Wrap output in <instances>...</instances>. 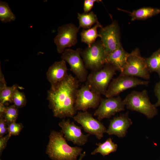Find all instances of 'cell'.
<instances>
[{
  "mask_svg": "<svg viewBox=\"0 0 160 160\" xmlns=\"http://www.w3.org/2000/svg\"><path fill=\"white\" fill-rule=\"evenodd\" d=\"M79 82L76 77L69 74L62 81L51 85L47 99L54 117L73 118L76 115L75 104Z\"/></svg>",
  "mask_w": 160,
  "mask_h": 160,
  "instance_id": "obj_1",
  "label": "cell"
},
{
  "mask_svg": "<svg viewBox=\"0 0 160 160\" xmlns=\"http://www.w3.org/2000/svg\"><path fill=\"white\" fill-rule=\"evenodd\" d=\"M49 138L46 153L52 160H77L82 153L81 148L71 146L67 143L61 132L52 131Z\"/></svg>",
  "mask_w": 160,
  "mask_h": 160,
  "instance_id": "obj_2",
  "label": "cell"
},
{
  "mask_svg": "<svg viewBox=\"0 0 160 160\" xmlns=\"http://www.w3.org/2000/svg\"><path fill=\"white\" fill-rule=\"evenodd\" d=\"M127 109L141 113L148 119H152L158 113L154 105L151 103L146 90L133 91L123 100Z\"/></svg>",
  "mask_w": 160,
  "mask_h": 160,
  "instance_id": "obj_3",
  "label": "cell"
},
{
  "mask_svg": "<svg viewBox=\"0 0 160 160\" xmlns=\"http://www.w3.org/2000/svg\"><path fill=\"white\" fill-rule=\"evenodd\" d=\"M116 71L113 66L106 64L101 69L88 75L86 84L94 92L104 95Z\"/></svg>",
  "mask_w": 160,
  "mask_h": 160,
  "instance_id": "obj_4",
  "label": "cell"
},
{
  "mask_svg": "<svg viewBox=\"0 0 160 160\" xmlns=\"http://www.w3.org/2000/svg\"><path fill=\"white\" fill-rule=\"evenodd\" d=\"M81 56L87 69L99 70L106 64L107 55L100 40L95 41L90 47L81 51Z\"/></svg>",
  "mask_w": 160,
  "mask_h": 160,
  "instance_id": "obj_5",
  "label": "cell"
},
{
  "mask_svg": "<svg viewBox=\"0 0 160 160\" xmlns=\"http://www.w3.org/2000/svg\"><path fill=\"white\" fill-rule=\"evenodd\" d=\"M150 73L145 58L141 56L139 49L136 48L129 54L126 64L120 74L148 80Z\"/></svg>",
  "mask_w": 160,
  "mask_h": 160,
  "instance_id": "obj_6",
  "label": "cell"
},
{
  "mask_svg": "<svg viewBox=\"0 0 160 160\" xmlns=\"http://www.w3.org/2000/svg\"><path fill=\"white\" fill-rule=\"evenodd\" d=\"M82 49L77 48L76 50L69 49H65L61 56V59L67 62L70 70L75 75L79 82L86 81L88 76V72L81 58Z\"/></svg>",
  "mask_w": 160,
  "mask_h": 160,
  "instance_id": "obj_7",
  "label": "cell"
},
{
  "mask_svg": "<svg viewBox=\"0 0 160 160\" xmlns=\"http://www.w3.org/2000/svg\"><path fill=\"white\" fill-rule=\"evenodd\" d=\"M149 81L139 79L133 76L120 74L112 79L105 94L106 98L116 97L121 92L129 88L138 85L147 86Z\"/></svg>",
  "mask_w": 160,
  "mask_h": 160,
  "instance_id": "obj_8",
  "label": "cell"
},
{
  "mask_svg": "<svg viewBox=\"0 0 160 160\" xmlns=\"http://www.w3.org/2000/svg\"><path fill=\"white\" fill-rule=\"evenodd\" d=\"M79 28L72 23L59 27L58 33L54 39L58 52L63 53L67 48L75 45L77 42V33Z\"/></svg>",
  "mask_w": 160,
  "mask_h": 160,
  "instance_id": "obj_9",
  "label": "cell"
},
{
  "mask_svg": "<svg viewBox=\"0 0 160 160\" xmlns=\"http://www.w3.org/2000/svg\"><path fill=\"white\" fill-rule=\"evenodd\" d=\"M73 118L81 125L84 131L90 135H95L98 140L101 139L106 133L107 129L103 124L95 119L87 111L79 112Z\"/></svg>",
  "mask_w": 160,
  "mask_h": 160,
  "instance_id": "obj_10",
  "label": "cell"
},
{
  "mask_svg": "<svg viewBox=\"0 0 160 160\" xmlns=\"http://www.w3.org/2000/svg\"><path fill=\"white\" fill-rule=\"evenodd\" d=\"M98 33L107 56L121 45L119 27L116 21L100 28Z\"/></svg>",
  "mask_w": 160,
  "mask_h": 160,
  "instance_id": "obj_11",
  "label": "cell"
},
{
  "mask_svg": "<svg viewBox=\"0 0 160 160\" xmlns=\"http://www.w3.org/2000/svg\"><path fill=\"white\" fill-rule=\"evenodd\" d=\"M102 98L101 95L92 91L87 85H83L77 92L75 109L83 111L89 108L95 109L98 107Z\"/></svg>",
  "mask_w": 160,
  "mask_h": 160,
  "instance_id": "obj_12",
  "label": "cell"
},
{
  "mask_svg": "<svg viewBox=\"0 0 160 160\" xmlns=\"http://www.w3.org/2000/svg\"><path fill=\"white\" fill-rule=\"evenodd\" d=\"M125 106L123 100L119 95L102 98L94 115L97 116L100 121L105 118L110 119L116 113L124 111Z\"/></svg>",
  "mask_w": 160,
  "mask_h": 160,
  "instance_id": "obj_13",
  "label": "cell"
},
{
  "mask_svg": "<svg viewBox=\"0 0 160 160\" xmlns=\"http://www.w3.org/2000/svg\"><path fill=\"white\" fill-rule=\"evenodd\" d=\"M59 126L61 128V132L67 141H71L79 146L83 145L87 142L90 135L84 134L81 131L82 127L76 125L73 122H71L69 119H63L59 123Z\"/></svg>",
  "mask_w": 160,
  "mask_h": 160,
  "instance_id": "obj_14",
  "label": "cell"
},
{
  "mask_svg": "<svg viewBox=\"0 0 160 160\" xmlns=\"http://www.w3.org/2000/svg\"><path fill=\"white\" fill-rule=\"evenodd\" d=\"M128 113L122 114L111 120L106 133L109 135H115L119 138L124 137L127 130L132 124Z\"/></svg>",
  "mask_w": 160,
  "mask_h": 160,
  "instance_id": "obj_15",
  "label": "cell"
},
{
  "mask_svg": "<svg viewBox=\"0 0 160 160\" xmlns=\"http://www.w3.org/2000/svg\"><path fill=\"white\" fill-rule=\"evenodd\" d=\"M66 62L62 60L55 62L49 68L47 78L51 85L57 84L65 79L68 74Z\"/></svg>",
  "mask_w": 160,
  "mask_h": 160,
  "instance_id": "obj_16",
  "label": "cell"
},
{
  "mask_svg": "<svg viewBox=\"0 0 160 160\" xmlns=\"http://www.w3.org/2000/svg\"><path fill=\"white\" fill-rule=\"evenodd\" d=\"M129 54L121 45L107 56L106 64L112 65L116 71L121 73L126 64Z\"/></svg>",
  "mask_w": 160,
  "mask_h": 160,
  "instance_id": "obj_17",
  "label": "cell"
},
{
  "mask_svg": "<svg viewBox=\"0 0 160 160\" xmlns=\"http://www.w3.org/2000/svg\"><path fill=\"white\" fill-rule=\"evenodd\" d=\"M102 27L100 23L98 22L89 28L83 29L80 34L81 42L87 44L88 47H90L95 41L97 37H100L97 29Z\"/></svg>",
  "mask_w": 160,
  "mask_h": 160,
  "instance_id": "obj_18",
  "label": "cell"
},
{
  "mask_svg": "<svg viewBox=\"0 0 160 160\" xmlns=\"http://www.w3.org/2000/svg\"><path fill=\"white\" fill-rule=\"evenodd\" d=\"M160 13V9L151 7H144L130 12L131 20H145Z\"/></svg>",
  "mask_w": 160,
  "mask_h": 160,
  "instance_id": "obj_19",
  "label": "cell"
},
{
  "mask_svg": "<svg viewBox=\"0 0 160 160\" xmlns=\"http://www.w3.org/2000/svg\"><path fill=\"white\" fill-rule=\"evenodd\" d=\"M96 145L97 147L91 153L92 155L100 153L104 157L116 152L118 148L117 145L113 142L111 138H108L103 143H96Z\"/></svg>",
  "mask_w": 160,
  "mask_h": 160,
  "instance_id": "obj_20",
  "label": "cell"
},
{
  "mask_svg": "<svg viewBox=\"0 0 160 160\" xmlns=\"http://www.w3.org/2000/svg\"><path fill=\"white\" fill-rule=\"evenodd\" d=\"M77 18L79 28H81L84 29H88L91 28L93 25L99 22L96 15L92 11L87 13H78Z\"/></svg>",
  "mask_w": 160,
  "mask_h": 160,
  "instance_id": "obj_21",
  "label": "cell"
},
{
  "mask_svg": "<svg viewBox=\"0 0 160 160\" xmlns=\"http://www.w3.org/2000/svg\"><path fill=\"white\" fill-rule=\"evenodd\" d=\"M150 73L155 72L159 76L160 81V48L149 57L145 58Z\"/></svg>",
  "mask_w": 160,
  "mask_h": 160,
  "instance_id": "obj_22",
  "label": "cell"
},
{
  "mask_svg": "<svg viewBox=\"0 0 160 160\" xmlns=\"http://www.w3.org/2000/svg\"><path fill=\"white\" fill-rule=\"evenodd\" d=\"M18 87L17 84L10 87H0V103L4 104L6 102L12 103L13 94Z\"/></svg>",
  "mask_w": 160,
  "mask_h": 160,
  "instance_id": "obj_23",
  "label": "cell"
},
{
  "mask_svg": "<svg viewBox=\"0 0 160 160\" xmlns=\"http://www.w3.org/2000/svg\"><path fill=\"white\" fill-rule=\"evenodd\" d=\"M16 17L12 12L8 4L4 1L0 2V20L3 23L14 21Z\"/></svg>",
  "mask_w": 160,
  "mask_h": 160,
  "instance_id": "obj_24",
  "label": "cell"
},
{
  "mask_svg": "<svg viewBox=\"0 0 160 160\" xmlns=\"http://www.w3.org/2000/svg\"><path fill=\"white\" fill-rule=\"evenodd\" d=\"M13 105L7 107L4 119L8 125L11 123L16 122L18 115V110Z\"/></svg>",
  "mask_w": 160,
  "mask_h": 160,
  "instance_id": "obj_25",
  "label": "cell"
},
{
  "mask_svg": "<svg viewBox=\"0 0 160 160\" xmlns=\"http://www.w3.org/2000/svg\"><path fill=\"white\" fill-rule=\"evenodd\" d=\"M12 103L17 108L25 106L27 100L25 94L19 91L18 89L15 92L12 97Z\"/></svg>",
  "mask_w": 160,
  "mask_h": 160,
  "instance_id": "obj_26",
  "label": "cell"
},
{
  "mask_svg": "<svg viewBox=\"0 0 160 160\" xmlns=\"http://www.w3.org/2000/svg\"><path fill=\"white\" fill-rule=\"evenodd\" d=\"M23 128V125L21 123L14 122L8 125V132L11 136L18 135Z\"/></svg>",
  "mask_w": 160,
  "mask_h": 160,
  "instance_id": "obj_27",
  "label": "cell"
},
{
  "mask_svg": "<svg viewBox=\"0 0 160 160\" xmlns=\"http://www.w3.org/2000/svg\"><path fill=\"white\" fill-rule=\"evenodd\" d=\"M101 1V0H85L83 5L84 13H87L90 12L95 2L98 3Z\"/></svg>",
  "mask_w": 160,
  "mask_h": 160,
  "instance_id": "obj_28",
  "label": "cell"
},
{
  "mask_svg": "<svg viewBox=\"0 0 160 160\" xmlns=\"http://www.w3.org/2000/svg\"><path fill=\"white\" fill-rule=\"evenodd\" d=\"M11 135L8 133L7 135L0 137V155H1L2 152L6 147L7 142L11 137Z\"/></svg>",
  "mask_w": 160,
  "mask_h": 160,
  "instance_id": "obj_29",
  "label": "cell"
},
{
  "mask_svg": "<svg viewBox=\"0 0 160 160\" xmlns=\"http://www.w3.org/2000/svg\"><path fill=\"white\" fill-rule=\"evenodd\" d=\"M8 124L4 118H0V137L8 132Z\"/></svg>",
  "mask_w": 160,
  "mask_h": 160,
  "instance_id": "obj_30",
  "label": "cell"
},
{
  "mask_svg": "<svg viewBox=\"0 0 160 160\" xmlns=\"http://www.w3.org/2000/svg\"><path fill=\"white\" fill-rule=\"evenodd\" d=\"M154 92L155 96L158 99L157 102L154 104L157 108L160 106V81L156 83L154 88Z\"/></svg>",
  "mask_w": 160,
  "mask_h": 160,
  "instance_id": "obj_31",
  "label": "cell"
},
{
  "mask_svg": "<svg viewBox=\"0 0 160 160\" xmlns=\"http://www.w3.org/2000/svg\"><path fill=\"white\" fill-rule=\"evenodd\" d=\"M6 109L4 104L0 103V118H4Z\"/></svg>",
  "mask_w": 160,
  "mask_h": 160,
  "instance_id": "obj_32",
  "label": "cell"
},
{
  "mask_svg": "<svg viewBox=\"0 0 160 160\" xmlns=\"http://www.w3.org/2000/svg\"><path fill=\"white\" fill-rule=\"evenodd\" d=\"M7 86L4 77L1 70L0 67V87Z\"/></svg>",
  "mask_w": 160,
  "mask_h": 160,
  "instance_id": "obj_33",
  "label": "cell"
},
{
  "mask_svg": "<svg viewBox=\"0 0 160 160\" xmlns=\"http://www.w3.org/2000/svg\"><path fill=\"white\" fill-rule=\"evenodd\" d=\"M86 152L84 151L80 156L79 157L77 160H83L84 158L86 156Z\"/></svg>",
  "mask_w": 160,
  "mask_h": 160,
  "instance_id": "obj_34",
  "label": "cell"
}]
</instances>
